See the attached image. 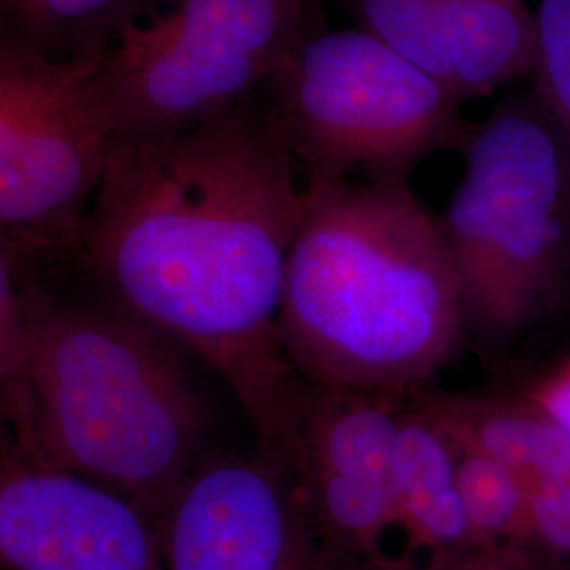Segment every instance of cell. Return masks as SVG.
<instances>
[{"instance_id":"2e32d148","label":"cell","mask_w":570,"mask_h":570,"mask_svg":"<svg viewBox=\"0 0 570 570\" xmlns=\"http://www.w3.org/2000/svg\"><path fill=\"white\" fill-rule=\"evenodd\" d=\"M534 89L558 122L570 150V0H537Z\"/></svg>"},{"instance_id":"ac0fdd59","label":"cell","mask_w":570,"mask_h":570,"mask_svg":"<svg viewBox=\"0 0 570 570\" xmlns=\"http://www.w3.org/2000/svg\"><path fill=\"white\" fill-rule=\"evenodd\" d=\"M450 570H522L515 562H511L510 558L503 556H494V553H487L480 551L475 556H471L465 562L456 564L454 569Z\"/></svg>"},{"instance_id":"30bf717a","label":"cell","mask_w":570,"mask_h":570,"mask_svg":"<svg viewBox=\"0 0 570 570\" xmlns=\"http://www.w3.org/2000/svg\"><path fill=\"white\" fill-rule=\"evenodd\" d=\"M0 556L11 570H167L153 515L77 471L2 446Z\"/></svg>"},{"instance_id":"5b68a950","label":"cell","mask_w":570,"mask_h":570,"mask_svg":"<svg viewBox=\"0 0 570 570\" xmlns=\"http://www.w3.org/2000/svg\"><path fill=\"white\" fill-rule=\"evenodd\" d=\"M263 94L305 180L407 183L475 127L442 82L355 26L315 21Z\"/></svg>"},{"instance_id":"52a82bcc","label":"cell","mask_w":570,"mask_h":570,"mask_svg":"<svg viewBox=\"0 0 570 570\" xmlns=\"http://www.w3.org/2000/svg\"><path fill=\"white\" fill-rule=\"evenodd\" d=\"M108 53L49 60L0 37V258L16 268L79 258L115 140Z\"/></svg>"},{"instance_id":"4fadbf2b","label":"cell","mask_w":570,"mask_h":570,"mask_svg":"<svg viewBox=\"0 0 570 570\" xmlns=\"http://www.w3.org/2000/svg\"><path fill=\"white\" fill-rule=\"evenodd\" d=\"M167 0H0L2 37L49 60L106 56L131 23Z\"/></svg>"},{"instance_id":"6da1fadb","label":"cell","mask_w":570,"mask_h":570,"mask_svg":"<svg viewBox=\"0 0 570 570\" xmlns=\"http://www.w3.org/2000/svg\"><path fill=\"white\" fill-rule=\"evenodd\" d=\"M265 100L199 127L112 140L75 266L212 367L282 465L301 376L279 341L305 184Z\"/></svg>"},{"instance_id":"9c48e42d","label":"cell","mask_w":570,"mask_h":570,"mask_svg":"<svg viewBox=\"0 0 570 570\" xmlns=\"http://www.w3.org/2000/svg\"><path fill=\"white\" fill-rule=\"evenodd\" d=\"M157 529L167 570H336L287 471L258 450L209 452Z\"/></svg>"},{"instance_id":"ffe728a7","label":"cell","mask_w":570,"mask_h":570,"mask_svg":"<svg viewBox=\"0 0 570 570\" xmlns=\"http://www.w3.org/2000/svg\"><path fill=\"white\" fill-rule=\"evenodd\" d=\"M503 2H524V0H503Z\"/></svg>"},{"instance_id":"8992f818","label":"cell","mask_w":570,"mask_h":570,"mask_svg":"<svg viewBox=\"0 0 570 570\" xmlns=\"http://www.w3.org/2000/svg\"><path fill=\"white\" fill-rule=\"evenodd\" d=\"M322 0H167L100 70L115 140L190 131L254 100L317 21Z\"/></svg>"},{"instance_id":"3957f363","label":"cell","mask_w":570,"mask_h":570,"mask_svg":"<svg viewBox=\"0 0 570 570\" xmlns=\"http://www.w3.org/2000/svg\"><path fill=\"white\" fill-rule=\"evenodd\" d=\"M13 271L37 456L121 492L157 522L209 454L212 406L186 351L91 285L61 292L32 268Z\"/></svg>"},{"instance_id":"5bb4252c","label":"cell","mask_w":570,"mask_h":570,"mask_svg":"<svg viewBox=\"0 0 570 570\" xmlns=\"http://www.w3.org/2000/svg\"><path fill=\"white\" fill-rule=\"evenodd\" d=\"M438 419L449 431L459 490L480 550L510 558L520 569L530 570L529 505L518 480L463 431L452 428L440 414Z\"/></svg>"},{"instance_id":"d6986e66","label":"cell","mask_w":570,"mask_h":570,"mask_svg":"<svg viewBox=\"0 0 570 570\" xmlns=\"http://www.w3.org/2000/svg\"><path fill=\"white\" fill-rule=\"evenodd\" d=\"M558 366L562 367V370H567V372H570V348L569 353L558 362Z\"/></svg>"},{"instance_id":"7c38bea8","label":"cell","mask_w":570,"mask_h":570,"mask_svg":"<svg viewBox=\"0 0 570 570\" xmlns=\"http://www.w3.org/2000/svg\"><path fill=\"white\" fill-rule=\"evenodd\" d=\"M397 570H450L480 553L456 480L449 431L423 393L407 397L397 433Z\"/></svg>"},{"instance_id":"9a60e30c","label":"cell","mask_w":570,"mask_h":570,"mask_svg":"<svg viewBox=\"0 0 570 570\" xmlns=\"http://www.w3.org/2000/svg\"><path fill=\"white\" fill-rule=\"evenodd\" d=\"M0 389L2 416L11 435L4 446L37 456L35 393L30 376L28 326L21 303L20 282L13 266L0 258Z\"/></svg>"},{"instance_id":"7a4b0ae2","label":"cell","mask_w":570,"mask_h":570,"mask_svg":"<svg viewBox=\"0 0 570 570\" xmlns=\"http://www.w3.org/2000/svg\"><path fill=\"white\" fill-rule=\"evenodd\" d=\"M279 341L322 387L407 400L468 341L438 216L407 183L305 180L285 263Z\"/></svg>"},{"instance_id":"8fae6325","label":"cell","mask_w":570,"mask_h":570,"mask_svg":"<svg viewBox=\"0 0 570 570\" xmlns=\"http://www.w3.org/2000/svg\"><path fill=\"white\" fill-rule=\"evenodd\" d=\"M355 28L442 82L461 102L534 68V13L503 0H330Z\"/></svg>"},{"instance_id":"e0dca14e","label":"cell","mask_w":570,"mask_h":570,"mask_svg":"<svg viewBox=\"0 0 570 570\" xmlns=\"http://www.w3.org/2000/svg\"><path fill=\"white\" fill-rule=\"evenodd\" d=\"M513 391L570 433V372L553 364L539 374H532Z\"/></svg>"},{"instance_id":"277c9868","label":"cell","mask_w":570,"mask_h":570,"mask_svg":"<svg viewBox=\"0 0 570 570\" xmlns=\"http://www.w3.org/2000/svg\"><path fill=\"white\" fill-rule=\"evenodd\" d=\"M465 169L438 216L468 338L501 348L560 303L570 279V150L532 87L475 122Z\"/></svg>"},{"instance_id":"ba28073f","label":"cell","mask_w":570,"mask_h":570,"mask_svg":"<svg viewBox=\"0 0 570 570\" xmlns=\"http://www.w3.org/2000/svg\"><path fill=\"white\" fill-rule=\"evenodd\" d=\"M404 402L298 381L282 468L336 570H397Z\"/></svg>"}]
</instances>
